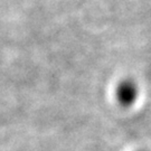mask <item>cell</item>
Listing matches in <instances>:
<instances>
[{
    "instance_id": "1",
    "label": "cell",
    "mask_w": 151,
    "mask_h": 151,
    "mask_svg": "<svg viewBox=\"0 0 151 151\" xmlns=\"http://www.w3.org/2000/svg\"><path fill=\"white\" fill-rule=\"evenodd\" d=\"M116 96L121 105L130 106L132 105L138 96V88L133 81L125 80L119 84L116 90Z\"/></svg>"
}]
</instances>
